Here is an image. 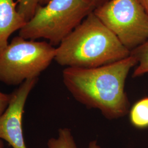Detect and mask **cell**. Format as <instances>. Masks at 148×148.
<instances>
[{
	"label": "cell",
	"mask_w": 148,
	"mask_h": 148,
	"mask_svg": "<svg viewBox=\"0 0 148 148\" xmlns=\"http://www.w3.org/2000/svg\"><path fill=\"white\" fill-rule=\"evenodd\" d=\"M137 64L136 59L130 54L97 68L67 67L63 71L64 84L77 101L98 109L108 119H116L129 111L125 85L131 69Z\"/></svg>",
	"instance_id": "1"
},
{
	"label": "cell",
	"mask_w": 148,
	"mask_h": 148,
	"mask_svg": "<svg viewBox=\"0 0 148 148\" xmlns=\"http://www.w3.org/2000/svg\"><path fill=\"white\" fill-rule=\"evenodd\" d=\"M130 54L131 51L93 11L56 48L54 60L66 68H93L116 62Z\"/></svg>",
	"instance_id": "2"
},
{
	"label": "cell",
	"mask_w": 148,
	"mask_h": 148,
	"mask_svg": "<svg viewBox=\"0 0 148 148\" xmlns=\"http://www.w3.org/2000/svg\"><path fill=\"white\" fill-rule=\"evenodd\" d=\"M95 8L86 0H50L39 5L34 15L19 32L26 40L44 38L58 46Z\"/></svg>",
	"instance_id": "3"
},
{
	"label": "cell",
	"mask_w": 148,
	"mask_h": 148,
	"mask_svg": "<svg viewBox=\"0 0 148 148\" xmlns=\"http://www.w3.org/2000/svg\"><path fill=\"white\" fill-rule=\"evenodd\" d=\"M55 55L56 48L49 43L16 36L0 51V82L20 86L28 79H38Z\"/></svg>",
	"instance_id": "4"
},
{
	"label": "cell",
	"mask_w": 148,
	"mask_h": 148,
	"mask_svg": "<svg viewBox=\"0 0 148 148\" xmlns=\"http://www.w3.org/2000/svg\"><path fill=\"white\" fill-rule=\"evenodd\" d=\"M94 13L130 51L148 41V14L140 0H110Z\"/></svg>",
	"instance_id": "5"
},
{
	"label": "cell",
	"mask_w": 148,
	"mask_h": 148,
	"mask_svg": "<svg viewBox=\"0 0 148 148\" xmlns=\"http://www.w3.org/2000/svg\"><path fill=\"white\" fill-rule=\"evenodd\" d=\"M38 79L24 82L11 93V101L0 117V139L13 148H27L23 131V116L28 96Z\"/></svg>",
	"instance_id": "6"
},
{
	"label": "cell",
	"mask_w": 148,
	"mask_h": 148,
	"mask_svg": "<svg viewBox=\"0 0 148 148\" xmlns=\"http://www.w3.org/2000/svg\"><path fill=\"white\" fill-rule=\"evenodd\" d=\"M17 5L14 0H0V51L7 46L12 34L27 23L18 11Z\"/></svg>",
	"instance_id": "7"
},
{
	"label": "cell",
	"mask_w": 148,
	"mask_h": 148,
	"mask_svg": "<svg viewBox=\"0 0 148 148\" xmlns=\"http://www.w3.org/2000/svg\"><path fill=\"white\" fill-rule=\"evenodd\" d=\"M129 118L133 127L148 128V97L136 101L129 111Z\"/></svg>",
	"instance_id": "8"
},
{
	"label": "cell",
	"mask_w": 148,
	"mask_h": 148,
	"mask_svg": "<svg viewBox=\"0 0 148 148\" xmlns=\"http://www.w3.org/2000/svg\"><path fill=\"white\" fill-rule=\"evenodd\" d=\"M131 56L137 61V66L134 70L133 77H137L148 74V40L132 50Z\"/></svg>",
	"instance_id": "9"
},
{
	"label": "cell",
	"mask_w": 148,
	"mask_h": 148,
	"mask_svg": "<svg viewBox=\"0 0 148 148\" xmlns=\"http://www.w3.org/2000/svg\"><path fill=\"white\" fill-rule=\"evenodd\" d=\"M47 147L48 148H77L71 130L68 128H60L58 138L49 139Z\"/></svg>",
	"instance_id": "10"
},
{
	"label": "cell",
	"mask_w": 148,
	"mask_h": 148,
	"mask_svg": "<svg viewBox=\"0 0 148 148\" xmlns=\"http://www.w3.org/2000/svg\"><path fill=\"white\" fill-rule=\"evenodd\" d=\"M17 9L19 13L28 21L34 15L40 0H17Z\"/></svg>",
	"instance_id": "11"
},
{
	"label": "cell",
	"mask_w": 148,
	"mask_h": 148,
	"mask_svg": "<svg viewBox=\"0 0 148 148\" xmlns=\"http://www.w3.org/2000/svg\"><path fill=\"white\" fill-rule=\"evenodd\" d=\"M11 94L0 92V117L4 113L11 101Z\"/></svg>",
	"instance_id": "12"
},
{
	"label": "cell",
	"mask_w": 148,
	"mask_h": 148,
	"mask_svg": "<svg viewBox=\"0 0 148 148\" xmlns=\"http://www.w3.org/2000/svg\"><path fill=\"white\" fill-rule=\"evenodd\" d=\"M86 1H87L88 2H90V3L93 5L95 9L96 8H98L101 5H104L105 3L110 1V0H86Z\"/></svg>",
	"instance_id": "13"
},
{
	"label": "cell",
	"mask_w": 148,
	"mask_h": 148,
	"mask_svg": "<svg viewBox=\"0 0 148 148\" xmlns=\"http://www.w3.org/2000/svg\"><path fill=\"white\" fill-rule=\"evenodd\" d=\"M88 148H101V147L96 140H92L89 143Z\"/></svg>",
	"instance_id": "14"
},
{
	"label": "cell",
	"mask_w": 148,
	"mask_h": 148,
	"mask_svg": "<svg viewBox=\"0 0 148 148\" xmlns=\"http://www.w3.org/2000/svg\"><path fill=\"white\" fill-rule=\"evenodd\" d=\"M148 14V0H140Z\"/></svg>",
	"instance_id": "15"
},
{
	"label": "cell",
	"mask_w": 148,
	"mask_h": 148,
	"mask_svg": "<svg viewBox=\"0 0 148 148\" xmlns=\"http://www.w3.org/2000/svg\"><path fill=\"white\" fill-rule=\"evenodd\" d=\"M50 0H40V5H46L47 3L49 2Z\"/></svg>",
	"instance_id": "16"
},
{
	"label": "cell",
	"mask_w": 148,
	"mask_h": 148,
	"mask_svg": "<svg viewBox=\"0 0 148 148\" xmlns=\"http://www.w3.org/2000/svg\"><path fill=\"white\" fill-rule=\"evenodd\" d=\"M0 148H3V143L2 140H0Z\"/></svg>",
	"instance_id": "17"
}]
</instances>
